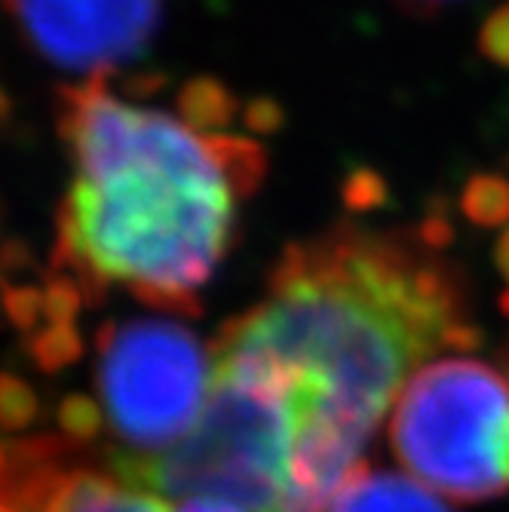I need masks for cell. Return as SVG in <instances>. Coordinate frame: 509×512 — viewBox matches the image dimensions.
Here are the masks:
<instances>
[{"mask_svg":"<svg viewBox=\"0 0 509 512\" xmlns=\"http://www.w3.org/2000/svg\"><path fill=\"white\" fill-rule=\"evenodd\" d=\"M448 224L338 221L289 243L267 295L230 319L212 356L280 387L298 439L280 512H329L341 485L418 368L476 344L467 286L445 258Z\"/></svg>","mask_w":509,"mask_h":512,"instance_id":"6da1fadb","label":"cell"},{"mask_svg":"<svg viewBox=\"0 0 509 512\" xmlns=\"http://www.w3.org/2000/svg\"><path fill=\"white\" fill-rule=\"evenodd\" d=\"M108 77H83L56 96L74 181L56 212L50 273L74 276L86 301L120 283L151 310L197 316L200 289L237 240L240 203L267 178V151L132 108Z\"/></svg>","mask_w":509,"mask_h":512,"instance_id":"7a4b0ae2","label":"cell"},{"mask_svg":"<svg viewBox=\"0 0 509 512\" xmlns=\"http://www.w3.org/2000/svg\"><path fill=\"white\" fill-rule=\"evenodd\" d=\"M295 439L298 421L286 393L252 365L215 359L200 424L157 457L117 451L108 470L117 482L166 500H224L249 512H280Z\"/></svg>","mask_w":509,"mask_h":512,"instance_id":"3957f363","label":"cell"},{"mask_svg":"<svg viewBox=\"0 0 509 512\" xmlns=\"http://www.w3.org/2000/svg\"><path fill=\"white\" fill-rule=\"evenodd\" d=\"M390 442L411 479L460 503L509 491V375L503 368L442 356L402 387Z\"/></svg>","mask_w":509,"mask_h":512,"instance_id":"277c9868","label":"cell"},{"mask_svg":"<svg viewBox=\"0 0 509 512\" xmlns=\"http://www.w3.org/2000/svg\"><path fill=\"white\" fill-rule=\"evenodd\" d=\"M99 393L114 433L135 451H169L203 417L212 347L172 319H126L99 329Z\"/></svg>","mask_w":509,"mask_h":512,"instance_id":"5b68a950","label":"cell"},{"mask_svg":"<svg viewBox=\"0 0 509 512\" xmlns=\"http://www.w3.org/2000/svg\"><path fill=\"white\" fill-rule=\"evenodd\" d=\"M22 40L56 68L114 74L135 62L163 22V0H0Z\"/></svg>","mask_w":509,"mask_h":512,"instance_id":"8992f818","label":"cell"},{"mask_svg":"<svg viewBox=\"0 0 509 512\" xmlns=\"http://www.w3.org/2000/svg\"><path fill=\"white\" fill-rule=\"evenodd\" d=\"M329 512H451L436 491L390 470L359 467L335 494Z\"/></svg>","mask_w":509,"mask_h":512,"instance_id":"52a82bcc","label":"cell"},{"mask_svg":"<svg viewBox=\"0 0 509 512\" xmlns=\"http://www.w3.org/2000/svg\"><path fill=\"white\" fill-rule=\"evenodd\" d=\"M178 114L194 132H221L237 120V96L218 77H194L178 92Z\"/></svg>","mask_w":509,"mask_h":512,"instance_id":"ba28073f","label":"cell"},{"mask_svg":"<svg viewBox=\"0 0 509 512\" xmlns=\"http://www.w3.org/2000/svg\"><path fill=\"white\" fill-rule=\"evenodd\" d=\"M25 350L43 375H56V371H65L83 359L86 344H83V335L77 332V325L50 322L46 329L34 332L25 341Z\"/></svg>","mask_w":509,"mask_h":512,"instance_id":"9c48e42d","label":"cell"},{"mask_svg":"<svg viewBox=\"0 0 509 512\" xmlns=\"http://www.w3.org/2000/svg\"><path fill=\"white\" fill-rule=\"evenodd\" d=\"M464 212L470 221L494 227L509 221V181L500 175H476L464 191Z\"/></svg>","mask_w":509,"mask_h":512,"instance_id":"30bf717a","label":"cell"},{"mask_svg":"<svg viewBox=\"0 0 509 512\" xmlns=\"http://www.w3.org/2000/svg\"><path fill=\"white\" fill-rule=\"evenodd\" d=\"M40 414V399L28 387V381L10 375V371H0V427L19 433L28 430Z\"/></svg>","mask_w":509,"mask_h":512,"instance_id":"8fae6325","label":"cell"},{"mask_svg":"<svg viewBox=\"0 0 509 512\" xmlns=\"http://www.w3.org/2000/svg\"><path fill=\"white\" fill-rule=\"evenodd\" d=\"M59 430L74 442H92L102 433V408L83 393H71L59 402Z\"/></svg>","mask_w":509,"mask_h":512,"instance_id":"7c38bea8","label":"cell"},{"mask_svg":"<svg viewBox=\"0 0 509 512\" xmlns=\"http://www.w3.org/2000/svg\"><path fill=\"white\" fill-rule=\"evenodd\" d=\"M83 304H86V292H83V286L77 283L74 276L50 273V279H46V289H43V316L46 319L74 325Z\"/></svg>","mask_w":509,"mask_h":512,"instance_id":"4fadbf2b","label":"cell"},{"mask_svg":"<svg viewBox=\"0 0 509 512\" xmlns=\"http://www.w3.org/2000/svg\"><path fill=\"white\" fill-rule=\"evenodd\" d=\"M0 307L19 332H31L43 316V289L37 286H4L0 289Z\"/></svg>","mask_w":509,"mask_h":512,"instance_id":"5bb4252c","label":"cell"},{"mask_svg":"<svg viewBox=\"0 0 509 512\" xmlns=\"http://www.w3.org/2000/svg\"><path fill=\"white\" fill-rule=\"evenodd\" d=\"M479 50L494 65L509 68V4L497 7L479 28Z\"/></svg>","mask_w":509,"mask_h":512,"instance_id":"9a60e30c","label":"cell"},{"mask_svg":"<svg viewBox=\"0 0 509 512\" xmlns=\"http://www.w3.org/2000/svg\"><path fill=\"white\" fill-rule=\"evenodd\" d=\"M243 120L252 132L267 135V132H276L283 126V108L270 99H252L243 111Z\"/></svg>","mask_w":509,"mask_h":512,"instance_id":"2e32d148","label":"cell"},{"mask_svg":"<svg viewBox=\"0 0 509 512\" xmlns=\"http://www.w3.org/2000/svg\"><path fill=\"white\" fill-rule=\"evenodd\" d=\"M34 264V252L25 240H4L0 246V273H19V270H28Z\"/></svg>","mask_w":509,"mask_h":512,"instance_id":"e0dca14e","label":"cell"},{"mask_svg":"<svg viewBox=\"0 0 509 512\" xmlns=\"http://www.w3.org/2000/svg\"><path fill=\"white\" fill-rule=\"evenodd\" d=\"M166 83V77L160 74H135V77H126V96H154L160 92Z\"/></svg>","mask_w":509,"mask_h":512,"instance_id":"ac0fdd59","label":"cell"},{"mask_svg":"<svg viewBox=\"0 0 509 512\" xmlns=\"http://www.w3.org/2000/svg\"><path fill=\"white\" fill-rule=\"evenodd\" d=\"M178 512H249L237 503H224V500H184Z\"/></svg>","mask_w":509,"mask_h":512,"instance_id":"d6986e66","label":"cell"},{"mask_svg":"<svg viewBox=\"0 0 509 512\" xmlns=\"http://www.w3.org/2000/svg\"><path fill=\"white\" fill-rule=\"evenodd\" d=\"M399 4L405 10H411V13H418V16H430V13H439L448 4H457V0H399Z\"/></svg>","mask_w":509,"mask_h":512,"instance_id":"ffe728a7","label":"cell"},{"mask_svg":"<svg viewBox=\"0 0 509 512\" xmlns=\"http://www.w3.org/2000/svg\"><path fill=\"white\" fill-rule=\"evenodd\" d=\"M494 261H497V270L503 273L506 286H509V224H506L503 237H500V243H497V249H494Z\"/></svg>","mask_w":509,"mask_h":512,"instance_id":"44dd1931","label":"cell"},{"mask_svg":"<svg viewBox=\"0 0 509 512\" xmlns=\"http://www.w3.org/2000/svg\"><path fill=\"white\" fill-rule=\"evenodd\" d=\"M13 120V99H10V92L4 89V83H0V129H7Z\"/></svg>","mask_w":509,"mask_h":512,"instance_id":"7402d4cb","label":"cell"},{"mask_svg":"<svg viewBox=\"0 0 509 512\" xmlns=\"http://www.w3.org/2000/svg\"><path fill=\"white\" fill-rule=\"evenodd\" d=\"M0 479H4V445H0Z\"/></svg>","mask_w":509,"mask_h":512,"instance_id":"603a6c76","label":"cell"},{"mask_svg":"<svg viewBox=\"0 0 509 512\" xmlns=\"http://www.w3.org/2000/svg\"><path fill=\"white\" fill-rule=\"evenodd\" d=\"M0 246H4V243H0Z\"/></svg>","mask_w":509,"mask_h":512,"instance_id":"cb8c5ba5","label":"cell"}]
</instances>
